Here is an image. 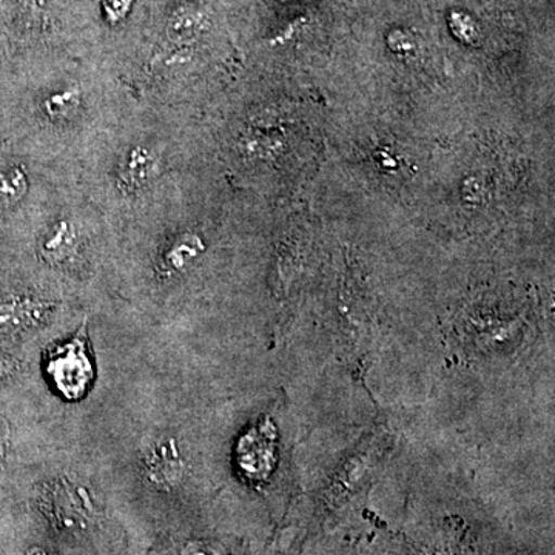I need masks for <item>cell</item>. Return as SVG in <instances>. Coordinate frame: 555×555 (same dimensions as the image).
Returning a JSON list of instances; mask_svg holds the SVG:
<instances>
[{
	"label": "cell",
	"mask_w": 555,
	"mask_h": 555,
	"mask_svg": "<svg viewBox=\"0 0 555 555\" xmlns=\"http://www.w3.org/2000/svg\"><path fill=\"white\" fill-rule=\"evenodd\" d=\"M47 374L54 389L69 401L79 400L89 392L93 383V361L83 332L50 350L46 361Z\"/></svg>",
	"instance_id": "6da1fadb"
},
{
	"label": "cell",
	"mask_w": 555,
	"mask_h": 555,
	"mask_svg": "<svg viewBox=\"0 0 555 555\" xmlns=\"http://www.w3.org/2000/svg\"><path fill=\"white\" fill-rule=\"evenodd\" d=\"M43 506L51 524L72 534L89 531L100 516L89 489L65 478L50 485L43 496Z\"/></svg>",
	"instance_id": "7a4b0ae2"
},
{
	"label": "cell",
	"mask_w": 555,
	"mask_h": 555,
	"mask_svg": "<svg viewBox=\"0 0 555 555\" xmlns=\"http://www.w3.org/2000/svg\"><path fill=\"white\" fill-rule=\"evenodd\" d=\"M142 463L145 476L160 489L175 488L184 476V460L175 438L166 437L153 441L144 452Z\"/></svg>",
	"instance_id": "3957f363"
},
{
	"label": "cell",
	"mask_w": 555,
	"mask_h": 555,
	"mask_svg": "<svg viewBox=\"0 0 555 555\" xmlns=\"http://www.w3.org/2000/svg\"><path fill=\"white\" fill-rule=\"evenodd\" d=\"M43 306L40 302L14 301L0 302V332L14 331L30 326L42 318Z\"/></svg>",
	"instance_id": "277c9868"
},
{
	"label": "cell",
	"mask_w": 555,
	"mask_h": 555,
	"mask_svg": "<svg viewBox=\"0 0 555 555\" xmlns=\"http://www.w3.org/2000/svg\"><path fill=\"white\" fill-rule=\"evenodd\" d=\"M199 241L193 236H182L171 244L169 250L164 254V264L171 272L188 269L193 259L198 257Z\"/></svg>",
	"instance_id": "5b68a950"
},
{
	"label": "cell",
	"mask_w": 555,
	"mask_h": 555,
	"mask_svg": "<svg viewBox=\"0 0 555 555\" xmlns=\"http://www.w3.org/2000/svg\"><path fill=\"white\" fill-rule=\"evenodd\" d=\"M75 233L69 229L67 222H61L50 233L49 238L43 241V255L53 261H65L75 250Z\"/></svg>",
	"instance_id": "8992f818"
},
{
	"label": "cell",
	"mask_w": 555,
	"mask_h": 555,
	"mask_svg": "<svg viewBox=\"0 0 555 555\" xmlns=\"http://www.w3.org/2000/svg\"><path fill=\"white\" fill-rule=\"evenodd\" d=\"M155 169V159L145 149H137L130 153L129 163H127V175L131 182L149 181Z\"/></svg>",
	"instance_id": "52a82bcc"
},
{
	"label": "cell",
	"mask_w": 555,
	"mask_h": 555,
	"mask_svg": "<svg viewBox=\"0 0 555 555\" xmlns=\"http://www.w3.org/2000/svg\"><path fill=\"white\" fill-rule=\"evenodd\" d=\"M27 192V178L20 169L0 173V198L7 203H16Z\"/></svg>",
	"instance_id": "ba28073f"
},
{
	"label": "cell",
	"mask_w": 555,
	"mask_h": 555,
	"mask_svg": "<svg viewBox=\"0 0 555 555\" xmlns=\"http://www.w3.org/2000/svg\"><path fill=\"white\" fill-rule=\"evenodd\" d=\"M131 0H107L105 2V9L107 13L112 14L113 17H120L126 14V10L129 9Z\"/></svg>",
	"instance_id": "9c48e42d"
},
{
	"label": "cell",
	"mask_w": 555,
	"mask_h": 555,
	"mask_svg": "<svg viewBox=\"0 0 555 555\" xmlns=\"http://www.w3.org/2000/svg\"><path fill=\"white\" fill-rule=\"evenodd\" d=\"M9 371V364H7L5 361L0 360V378L5 377L7 372Z\"/></svg>",
	"instance_id": "30bf717a"
},
{
	"label": "cell",
	"mask_w": 555,
	"mask_h": 555,
	"mask_svg": "<svg viewBox=\"0 0 555 555\" xmlns=\"http://www.w3.org/2000/svg\"><path fill=\"white\" fill-rule=\"evenodd\" d=\"M25 555H50L49 553H46L43 550H39V547H35V550L28 551Z\"/></svg>",
	"instance_id": "8fae6325"
},
{
	"label": "cell",
	"mask_w": 555,
	"mask_h": 555,
	"mask_svg": "<svg viewBox=\"0 0 555 555\" xmlns=\"http://www.w3.org/2000/svg\"><path fill=\"white\" fill-rule=\"evenodd\" d=\"M2 452H3V444H2V440H0V456H2Z\"/></svg>",
	"instance_id": "7c38bea8"
}]
</instances>
